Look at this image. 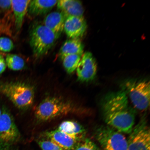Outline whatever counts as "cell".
I'll return each instance as SVG.
<instances>
[{
  "label": "cell",
  "instance_id": "obj_11",
  "mask_svg": "<svg viewBox=\"0 0 150 150\" xmlns=\"http://www.w3.org/2000/svg\"><path fill=\"white\" fill-rule=\"evenodd\" d=\"M46 136L62 150L74 149L80 140L69 136L58 130L48 131Z\"/></svg>",
  "mask_w": 150,
  "mask_h": 150
},
{
  "label": "cell",
  "instance_id": "obj_22",
  "mask_svg": "<svg viewBox=\"0 0 150 150\" xmlns=\"http://www.w3.org/2000/svg\"><path fill=\"white\" fill-rule=\"evenodd\" d=\"M38 144L42 150H62L50 140H39Z\"/></svg>",
  "mask_w": 150,
  "mask_h": 150
},
{
  "label": "cell",
  "instance_id": "obj_5",
  "mask_svg": "<svg viewBox=\"0 0 150 150\" xmlns=\"http://www.w3.org/2000/svg\"><path fill=\"white\" fill-rule=\"evenodd\" d=\"M30 37V45L34 54L37 57L47 53L59 38L43 24H39L33 28Z\"/></svg>",
  "mask_w": 150,
  "mask_h": 150
},
{
  "label": "cell",
  "instance_id": "obj_25",
  "mask_svg": "<svg viewBox=\"0 0 150 150\" xmlns=\"http://www.w3.org/2000/svg\"><path fill=\"white\" fill-rule=\"evenodd\" d=\"M0 150H11L9 145H0Z\"/></svg>",
  "mask_w": 150,
  "mask_h": 150
},
{
  "label": "cell",
  "instance_id": "obj_4",
  "mask_svg": "<svg viewBox=\"0 0 150 150\" xmlns=\"http://www.w3.org/2000/svg\"><path fill=\"white\" fill-rule=\"evenodd\" d=\"M134 107L141 111L148 109L150 104V82L147 80H130L122 86Z\"/></svg>",
  "mask_w": 150,
  "mask_h": 150
},
{
  "label": "cell",
  "instance_id": "obj_24",
  "mask_svg": "<svg viewBox=\"0 0 150 150\" xmlns=\"http://www.w3.org/2000/svg\"><path fill=\"white\" fill-rule=\"evenodd\" d=\"M6 67V64L3 58L0 59V74L5 71Z\"/></svg>",
  "mask_w": 150,
  "mask_h": 150
},
{
  "label": "cell",
  "instance_id": "obj_3",
  "mask_svg": "<svg viewBox=\"0 0 150 150\" xmlns=\"http://www.w3.org/2000/svg\"><path fill=\"white\" fill-rule=\"evenodd\" d=\"M72 110L70 103L57 97H50L43 100L37 107L35 115L39 121H46L67 115Z\"/></svg>",
  "mask_w": 150,
  "mask_h": 150
},
{
  "label": "cell",
  "instance_id": "obj_13",
  "mask_svg": "<svg viewBox=\"0 0 150 150\" xmlns=\"http://www.w3.org/2000/svg\"><path fill=\"white\" fill-rule=\"evenodd\" d=\"M66 18L64 15L60 11H55L50 13L45 18L43 25L59 37L64 31Z\"/></svg>",
  "mask_w": 150,
  "mask_h": 150
},
{
  "label": "cell",
  "instance_id": "obj_20",
  "mask_svg": "<svg viewBox=\"0 0 150 150\" xmlns=\"http://www.w3.org/2000/svg\"><path fill=\"white\" fill-rule=\"evenodd\" d=\"M74 150H100L97 146L89 139L86 138L79 142Z\"/></svg>",
  "mask_w": 150,
  "mask_h": 150
},
{
  "label": "cell",
  "instance_id": "obj_9",
  "mask_svg": "<svg viewBox=\"0 0 150 150\" xmlns=\"http://www.w3.org/2000/svg\"><path fill=\"white\" fill-rule=\"evenodd\" d=\"M79 81L88 82L92 81L96 76L97 65L91 52H86L81 57L76 69Z\"/></svg>",
  "mask_w": 150,
  "mask_h": 150
},
{
  "label": "cell",
  "instance_id": "obj_18",
  "mask_svg": "<svg viewBox=\"0 0 150 150\" xmlns=\"http://www.w3.org/2000/svg\"><path fill=\"white\" fill-rule=\"evenodd\" d=\"M81 56L77 54L69 55L65 56L61 59L64 67L68 74H72L76 70L81 59Z\"/></svg>",
  "mask_w": 150,
  "mask_h": 150
},
{
  "label": "cell",
  "instance_id": "obj_14",
  "mask_svg": "<svg viewBox=\"0 0 150 150\" xmlns=\"http://www.w3.org/2000/svg\"><path fill=\"white\" fill-rule=\"evenodd\" d=\"M30 1H12V8L14 15L15 27L17 31H20L21 29Z\"/></svg>",
  "mask_w": 150,
  "mask_h": 150
},
{
  "label": "cell",
  "instance_id": "obj_7",
  "mask_svg": "<svg viewBox=\"0 0 150 150\" xmlns=\"http://www.w3.org/2000/svg\"><path fill=\"white\" fill-rule=\"evenodd\" d=\"M150 130L145 117L133 127L127 140V150H150Z\"/></svg>",
  "mask_w": 150,
  "mask_h": 150
},
{
  "label": "cell",
  "instance_id": "obj_23",
  "mask_svg": "<svg viewBox=\"0 0 150 150\" xmlns=\"http://www.w3.org/2000/svg\"><path fill=\"white\" fill-rule=\"evenodd\" d=\"M0 7L4 10L12 8V1H0Z\"/></svg>",
  "mask_w": 150,
  "mask_h": 150
},
{
  "label": "cell",
  "instance_id": "obj_21",
  "mask_svg": "<svg viewBox=\"0 0 150 150\" xmlns=\"http://www.w3.org/2000/svg\"><path fill=\"white\" fill-rule=\"evenodd\" d=\"M13 48V43L10 39L4 37L0 38V50L9 52Z\"/></svg>",
  "mask_w": 150,
  "mask_h": 150
},
{
  "label": "cell",
  "instance_id": "obj_10",
  "mask_svg": "<svg viewBox=\"0 0 150 150\" xmlns=\"http://www.w3.org/2000/svg\"><path fill=\"white\" fill-rule=\"evenodd\" d=\"M87 23L83 16H69L65 20L64 30L70 39H79L87 29Z\"/></svg>",
  "mask_w": 150,
  "mask_h": 150
},
{
  "label": "cell",
  "instance_id": "obj_16",
  "mask_svg": "<svg viewBox=\"0 0 150 150\" xmlns=\"http://www.w3.org/2000/svg\"><path fill=\"white\" fill-rule=\"evenodd\" d=\"M57 130L80 140L83 138L86 132L85 129L80 123L72 121L63 122Z\"/></svg>",
  "mask_w": 150,
  "mask_h": 150
},
{
  "label": "cell",
  "instance_id": "obj_17",
  "mask_svg": "<svg viewBox=\"0 0 150 150\" xmlns=\"http://www.w3.org/2000/svg\"><path fill=\"white\" fill-rule=\"evenodd\" d=\"M84 46L79 39H70L63 44L60 50L59 56L62 59L65 56L83 54Z\"/></svg>",
  "mask_w": 150,
  "mask_h": 150
},
{
  "label": "cell",
  "instance_id": "obj_6",
  "mask_svg": "<svg viewBox=\"0 0 150 150\" xmlns=\"http://www.w3.org/2000/svg\"><path fill=\"white\" fill-rule=\"evenodd\" d=\"M95 136L104 150H127V140L121 133L108 125L96 128Z\"/></svg>",
  "mask_w": 150,
  "mask_h": 150
},
{
  "label": "cell",
  "instance_id": "obj_1",
  "mask_svg": "<svg viewBox=\"0 0 150 150\" xmlns=\"http://www.w3.org/2000/svg\"><path fill=\"white\" fill-rule=\"evenodd\" d=\"M101 109L108 126L120 133L130 134L135 120L136 112L129 104L123 90L108 93L103 98Z\"/></svg>",
  "mask_w": 150,
  "mask_h": 150
},
{
  "label": "cell",
  "instance_id": "obj_15",
  "mask_svg": "<svg viewBox=\"0 0 150 150\" xmlns=\"http://www.w3.org/2000/svg\"><path fill=\"white\" fill-rule=\"evenodd\" d=\"M56 0H33L31 1L28 6V11L33 16L46 14L52 10L58 2Z\"/></svg>",
  "mask_w": 150,
  "mask_h": 150
},
{
  "label": "cell",
  "instance_id": "obj_12",
  "mask_svg": "<svg viewBox=\"0 0 150 150\" xmlns=\"http://www.w3.org/2000/svg\"><path fill=\"white\" fill-rule=\"evenodd\" d=\"M57 7L59 11L64 15L66 18L69 16H83L84 10L80 1L74 0L58 1Z\"/></svg>",
  "mask_w": 150,
  "mask_h": 150
},
{
  "label": "cell",
  "instance_id": "obj_2",
  "mask_svg": "<svg viewBox=\"0 0 150 150\" xmlns=\"http://www.w3.org/2000/svg\"><path fill=\"white\" fill-rule=\"evenodd\" d=\"M0 92L8 97L17 108L22 110L30 107L35 97L33 86L22 82L0 84Z\"/></svg>",
  "mask_w": 150,
  "mask_h": 150
},
{
  "label": "cell",
  "instance_id": "obj_19",
  "mask_svg": "<svg viewBox=\"0 0 150 150\" xmlns=\"http://www.w3.org/2000/svg\"><path fill=\"white\" fill-rule=\"evenodd\" d=\"M5 62L8 68L13 71L21 70L25 65L23 59L15 54L7 55Z\"/></svg>",
  "mask_w": 150,
  "mask_h": 150
},
{
  "label": "cell",
  "instance_id": "obj_27",
  "mask_svg": "<svg viewBox=\"0 0 150 150\" xmlns=\"http://www.w3.org/2000/svg\"><path fill=\"white\" fill-rule=\"evenodd\" d=\"M1 109H0V116H1Z\"/></svg>",
  "mask_w": 150,
  "mask_h": 150
},
{
  "label": "cell",
  "instance_id": "obj_26",
  "mask_svg": "<svg viewBox=\"0 0 150 150\" xmlns=\"http://www.w3.org/2000/svg\"><path fill=\"white\" fill-rule=\"evenodd\" d=\"M2 56L1 55V54H0V59H2Z\"/></svg>",
  "mask_w": 150,
  "mask_h": 150
},
{
  "label": "cell",
  "instance_id": "obj_8",
  "mask_svg": "<svg viewBox=\"0 0 150 150\" xmlns=\"http://www.w3.org/2000/svg\"><path fill=\"white\" fill-rule=\"evenodd\" d=\"M20 133L13 118L5 108L0 116V145H10L17 140Z\"/></svg>",
  "mask_w": 150,
  "mask_h": 150
}]
</instances>
